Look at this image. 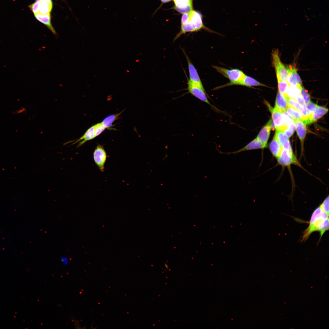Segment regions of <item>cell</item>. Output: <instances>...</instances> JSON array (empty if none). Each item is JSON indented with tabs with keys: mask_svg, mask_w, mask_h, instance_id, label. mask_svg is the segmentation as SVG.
I'll use <instances>...</instances> for the list:
<instances>
[{
	"mask_svg": "<svg viewBox=\"0 0 329 329\" xmlns=\"http://www.w3.org/2000/svg\"><path fill=\"white\" fill-rule=\"evenodd\" d=\"M181 24L180 30L175 36L173 41L186 33L197 32L202 29L210 33H217L205 26L203 21L202 14L193 9L189 13L182 14Z\"/></svg>",
	"mask_w": 329,
	"mask_h": 329,
	"instance_id": "6da1fadb",
	"label": "cell"
},
{
	"mask_svg": "<svg viewBox=\"0 0 329 329\" xmlns=\"http://www.w3.org/2000/svg\"><path fill=\"white\" fill-rule=\"evenodd\" d=\"M328 229V215L319 206L313 212L309 221V225L303 232L301 241H306L310 235L316 231L320 233V240L324 234Z\"/></svg>",
	"mask_w": 329,
	"mask_h": 329,
	"instance_id": "7a4b0ae2",
	"label": "cell"
},
{
	"mask_svg": "<svg viewBox=\"0 0 329 329\" xmlns=\"http://www.w3.org/2000/svg\"><path fill=\"white\" fill-rule=\"evenodd\" d=\"M213 67L230 80V82L226 84L215 87L213 89L214 90L230 86L237 85L246 74L242 70L237 69H228L216 65H213Z\"/></svg>",
	"mask_w": 329,
	"mask_h": 329,
	"instance_id": "3957f363",
	"label": "cell"
},
{
	"mask_svg": "<svg viewBox=\"0 0 329 329\" xmlns=\"http://www.w3.org/2000/svg\"><path fill=\"white\" fill-rule=\"evenodd\" d=\"M187 83V90L188 93L200 100L208 104L217 111H219L218 109L212 105L209 101L207 96V94L203 87H202L190 82L189 79L188 80Z\"/></svg>",
	"mask_w": 329,
	"mask_h": 329,
	"instance_id": "277c9868",
	"label": "cell"
},
{
	"mask_svg": "<svg viewBox=\"0 0 329 329\" xmlns=\"http://www.w3.org/2000/svg\"><path fill=\"white\" fill-rule=\"evenodd\" d=\"M272 64L274 67L277 80L286 81L288 72L285 66L281 61L278 50L277 49L272 51Z\"/></svg>",
	"mask_w": 329,
	"mask_h": 329,
	"instance_id": "5b68a950",
	"label": "cell"
},
{
	"mask_svg": "<svg viewBox=\"0 0 329 329\" xmlns=\"http://www.w3.org/2000/svg\"><path fill=\"white\" fill-rule=\"evenodd\" d=\"M93 156L95 164L99 170L101 172H104L107 156L103 146L98 144L94 151Z\"/></svg>",
	"mask_w": 329,
	"mask_h": 329,
	"instance_id": "8992f818",
	"label": "cell"
},
{
	"mask_svg": "<svg viewBox=\"0 0 329 329\" xmlns=\"http://www.w3.org/2000/svg\"><path fill=\"white\" fill-rule=\"evenodd\" d=\"M264 103L271 112L273 121L276 130H281L283 132L287 128L285 124L282 113L275 107L273 108L269 103L264 100Z\"/></svg>",
	"mask_w": 329,
	"mask_h": 329,
	"instance_id": "52a82bcc",
	"label": "cell"
},
{
	"mask_svg": "<svg viewBox=\"0 0 329 329\" xmlns=\"http://www.w3.org/2000/svg\"><path fill=\"white\" fill-rule=\"evenodd\" d=\"M278 163L283 166H288L294 164L301 167L294 154H292L283 148L281 152L277 159Z\"/></svg>",
	"mask_w": 329,
	"mask_h": 329,
	"instance_id": "ba28073f",
	"label": "cell"
},
{
	"mask_svg": "<svg viewBox=\"0 0 329 329\" xmlns=\"http://www.w3.org/2000/svg\"><path fill=\"white\" fill-rule=\"evenodd\" d=\"M183 52L186 57L188 65L189 74V79L191 82L203 87L202 82L195 67L191 62L185 51L182 49Z\"/></svg>",
	"mask_w": 329,
	"mask_h": 329,
	"instance_id": "9c48e42d",
	"label": "cell"
},
{
	"mask_svg": "<svg viewBox=\"0 0 329 329\" xmlns=\"http://www.w3.org/2000/svg\"><path fill=\"white\" fill-rule=\"evenodd\" d=\"M174 5L173 9L182 13H187L193 10V0H172Z\"/></svg>",
	"mask_w": 329,
	"mask_h": 329,
	"instance_id": "30bf717a",
	"label": "cell"
},
{
	"mask_svg": "<svg viewBox=\"0 0 329 329\" xmlns=\"http://www.w3.org/2000/svg\"><path fill=\"white\" fill-rule=\"evenodd\" d=\"M274 137L282 148L292 154L293 153L288 137L282 131L276 130Z\"/></svg>",
	"mask_w": 329,
	"mask_h": 329,
	"instance_id": "8fae6325",
	"label": "cell"
},
{
	"mask_svg": "<svg viewBox=\"0 0 329 329\" xmlns=\"http://www.w3.org/2000/svg\"><path fill=\"white\" fill-rule=\"evenodd\" d=\"M288 76L286 81L289 85H301L302 82L295 67L289 65L287 66Z\"/></svg>",
	"mask_w": 329,
	"mask_h": 329,
	"instance_id": "7c38bea8",
	"label": "cell"
},
{
	"mask_svg": "<svg viewBox=\"0 0 329 329\" xmlns=\"http://www.w3.org/2000/svg\"><path fill=\"white\" fill-rule=\"evenodd\" d=\"M296 130L297 134L299 137L301 144V154L302 155L303 152V144L304 139L306 134V124L301 121L294 120Z\"/></svg>",
	"mask_w": 329,
	"mask_h": 329,
	"instance_id": "4fadbf2b",
	"label": "cell"
},
{
	"mask_svg": "<svg viewBox=\"0 0 329 329\" xmlns=\"http://www.w3.org/2000/svg\"><path fill=\"white\" fill-rule=\"evenodd\" d=\"M328 111V109L324 107L318 106L315 111L310 114L304 122L306 125L310 124L321 118Z\"/></svg>",
	"mask_w": 329,
	"mask_h": 329,
	"instance_id": "5bb4252c",
	"label": "cell"
},
{
	"mask_svg": "<svg viewBox=\"0 0 329 329\" xmlns=\"http://www.w3.org/2000/svg\"><path fill=\"white\" fill-rule=\"evenodd\" d=\"M266 147L256 138L250 142L246 145L239 150L232 152L226 153V154H234L247 150L263 149Z\"/></svg>",
	"mask_w": 329,
	"mask_h": 329,
	"instance_id": "9a60e30c",
	"label": "cell"
},
{
	"mask_svg": "<svg viewBox=\"0 0 329 329\" xmlns=\"http://www.w3.org/2000/svg\"><path fill=\"white\" fill-rule=\"evenodd\" d=\"M95 138L94 135V125L88 129L84 134L78 139L72 141L68 142L66 144L73 142L72 144H74L79 143L77 147H79L84 144L87 141L94 139Z\"/></svg>",
	"mask_w": 329,
	"mask_h": 329,
	"instance_id": "2e32d148",
	"label": "cell"
},
{
	"mask_svg": "<svg viewBox=\"0 0 329 329\" xmlns=\"http://www.w3.org/2000/svg\"><path fill=\"white\" fill-rule=\"evenodd\" d=\"M34 15L37 20L45 25L54 35H57L51 24L50 13L42 14L39 13L34 14Z\"/></svg>",
	"mask_w": 329,
	"mask_h": 329,
	"instance_id": "e0dca14e",
	"label": "cell"
},
{
	"mask_svg": "<svg viewBox=\"0 0 329 329\" xmlns=\"http://www.w3.org/2000/svg\"><path fill=\"white\" fill-rule=\"evenodd\" d=\"M237 85L245 86L249 88L255 86H262L268 87L266 85L256 80L249 76L245 74L242 80L239 82Z\"/></svg>",
	"mask_w": 329,
	"mask_h": 329,
	"instance_id": "ac0fdd59",
	"label": "cell"
},
{
	"mask_svg": "<svg viewBox=\"0 0 329 329\" xmlns=\"http://www.w3.org/2000/svg\"><path fill=\"white\" fill-rule=\"evenodd\" d=\"M271 129L270 125L267 122L260 131L256 137L266 147L267 146Z\"/></svg>",
	"mask_w": 329,
	"mask_h": 329,
	"instance_id": "d6986e66",
	"label": "cell"
},
{
	"mask_svg": "<svg viewBox=\"0 0 329 329\" xmlns=\"http://www.w3.org/2000/svg\"><path fill=\"white\" fill-rule=\"evenodd\" d=\"M288 104L285 97L278 91L277 94L275 107L282 113L286 111Z\"/></svg>",
	"mask_w": 329,
	"mask_h": 329,
	"instance_id": "ffe728a7",
	"label": "cell"
},
{
	"mask_svg": "<svg viewBox=\"0 0 329 329\" xmlns=\"http://www.w3.org/2000/svg\"><path fill=\"white\" fill-rule=\"evenodd\" d=\"M269 149L273 156L277 159L280 156L283 148L274 137L270 144Z\"/></svg>",
	"mask_w": 329,
	"mask_h": 329,
	"instance_id": "44dd1931",
	"label": "cell"
},
{
	"mask_svg": "<svg viewBox=\"0 0 329 329\" xmlns=\"http://www.w3.org/2000/svg\"><path fill=\"white\" fill-rule=\"evenodd\" d=\"M122 112V111L118 113L111 115L106 117L101 122L102 125L106 129H112L111 127L113 126V122L119 118V116Z\"/></svg>",
	"mask_w": 329,
	"mask_h": 329,
	"instance_id": "7402d4cb",
	"label": "cell"
},
{
	"mask_svg": "<svg viewBox=\"0 0 329 329\" xmlns=\"http://www.w3.org/2000/svg\"><path fill=\"white\" fill-rule=\"evenodd\" d=\"M41 2L39 13L42 14L50 13L53 4L52 0H40Z\"/></svg>",
	"mask_w": 329,
	"mask_h": 329,
	"instance_id": "603a6c76",
	"label": "cell"
},
{
	"mask_svg": "<svg viewBox=\"0 0 329 329\" xmlns=\"http://www.w3.org/2000/svg\"><path fill=\"white\" fill-rule=\"evenodd\" d=\"M286 110L287 113L293 120H299L303 122L304 117L299 111L288 106Z\"/></svg>",
	"mask_w": 329,
	"mask_h": 329,
	"instance_id": "cb8c5ba5",
	"label": "cell"
},
{
	"mask_svg": "<svg viewBox=\"0 0 329 329\" xmlns=\"http://www.w3.org/2000/svg\"><path fill=\"white\" fill-rule=\"evenodd\" d=\"M301 85H289L287 91V96L289 98L294 99L297 95L300 94V87Z\"/></svg>",
	"mask_w": 329,
	"mask_h": 329,
	"instance_id": "d4e9b609",
	"label": "cell"
},
{
	"mask_svg": "<svg viewBox=\"0 0 329 329\" xmlns=\"http://www.w3.org/2000/svg\"><path fill=\"white\" fill-rule=\"evenodd\" d=\"M279 91L285 97L288 96L287 91L289 84L286 81L277 80Z\"/></svg>",
	"mask_w": 329,
	"mask_h": 329,
	"instance_id": "484cf974",
	"label": "cell"
},
{
	"mask_svg": "<svg viewBox=\"0 0 329 329\" xmlns=\"http://www.w3.org/2000/svg\"><path fill=\"white\" fill-rule=\"evenodd\" d=\"M106 128L103 126L101 122L98 123L94 125V135L95 137L100 134Z\"/></svg>",
	"mask_w": 329,
	"mask_h": 329,
	"instance_id": "4316f807",
	"label": "cell"
},
{
	"mask_svg": "<svg viewBox=\"0 0 329 329\" xmlns=\"http://www.w3.org/2000/svg\"><path fill=\"white\" fill-rule=\"evenodd\" d=\"M41 4V2L40 0L36 1L29 6V8L34 14L39 13Z\"/></svg>",
	"mask_w": 329,
	"mask_h": 329,
	"instance_id": "83f0119b",
	"label": "cell"
},
{
	"mask_svg": "<svg viewBox=\"0 0 329 329\" xmlns=\"http://www.w3.org/2000/svg\"><path fill=\"white\" fill-rule=\"evenodd\" d=\"M300 94L305 103L307 104L310 101V94L302 86L300 88Z\"/></svg>",
	"mask_w": 329,
	"mask_h": 329,
	"instance_id": "f1b7e54d",
	"label": "cell"
},
{
	"mask_svg": "<svg viewBox=\"0 0 329 329\" xmlns=\"http://www.w3.org/2000/svg\"><path fill=\"white\" fill-rule=\"evenodd\" d=\"M295 129V123H293L288 126L283 132L288 138L290 137L294 133Z\"/></svg>",
	"mask_w": 329,
	"mask_h": 329,
	"instance_id": "f546056e",
	"label": "cell"
},
{
	"mask_svg": "<svg viewBox=\"0 0 329 329\" xmlns=\"http://www.w3.org/2000/svg\"><path fill=\"white\" fill-rule=\"evenodd\" d=\"M329 196L327 197L320 206L322 210L329 215Z\"/></svg>",
	"mask_w": 329,
	"mask_h": 329,
	"instance_id": "4dcf8cb0",
	"label": "cell"
},
{
	"mask_svg": "<svg viewBox=\"0 0 329 329\" xmlns=\"http://www.w3.org/2000/svg\"><path fill=\"white\" fill-rule=\"evenodd\" d=\"M306 104L307 108L310 114L315 111L318 106L317 104L311 101Z\"/></svg>",
	"mask_w": 329,
	"mask_h": 329,
	"instance_id": "1f68e13d",
	"label": "cell"
},
{
	"mask_svg": "<svg viewBox=\"0 0 329 329\" xmlns=\"http://www.w3.org/2000/svg\"><path fill=\"white\" fill-rule=\"evenodd\" d=\"M296 100L300 104L302 107L306 105L302 97L300 94L296 96L295 97Z\"/></svg>",
	"mask_w": 329,
	"mask_h": 329,
	"instance_id": "d6a6232c",
	"label": "cell"
},
{
	"mask_svg": "<svg viewBox=\"0 0 329 329\" xmlns=\"http://www.w3.org/2000/svg\"><path fill=\"white\" fill-rule=\"evenodd\" d=\"M60 260L62 263L65 265H66L69 263V259L65 256H62L60 257Z\"/></svg>",
	"mask_w": 329,
	"mask_h": 329,
	"instance_id": "836d02e7",
	"label": "cell"
},
{
	"mask_svg": "<svg viewBox=\"0 0 329 329\" xmlns=\"http://www.w3.org/2000/svg\"><path fill=\"white\" fill-rule=\"evenodd\" d=\"M270 126L271 128V129L272 130H274L275 129V127L274 123H273V121L271 119L268 121Z\"/></svg>",
	"mask_w": 329,
	"mask_h": 329,
	"instance_id": "e575fe53",
	"label": "cell"
},
{
	"mask_svg": "<svg viewBox=\"0 0 329 329\" xmlns=\"http://www.w3.org/2000/svg\"><path fill=\"white\" fill-rule=\"evenodd\" d=\"M163 3H166L170 2L172 0H160Z\"/></svg>",
	"mask_w": 329,
	"mask_h": 329,
	"instance_id": "d590c367",
	"label": "cell"
},
{
	"mask_svg": "<svg viewBox=\"0 0 329 329\" xmlns=\"http://www.w3.org/2000/svg\"><path fill=\"white\" fill-rule=\"evenodd\" d=\"M36 0V1H38V0Z\"/></svg>",
	"mask_w": 329,
	"mask_h": 329,
	"instance_id": "8d00e7d4",
	"label": "cell"
}]
</instances>
